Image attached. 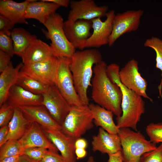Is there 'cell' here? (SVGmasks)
<instances>
[{
    "label": "cell",
    "instance_id": "obj_9",
    "mask_svg": "<svg viewBox=\"0 0 162 162\" xmlns=\"http://www.w3.org/2000/svg\"><path fill=\"white\" fill-rule=\"evenodd\" d=\"M139 70L137 61L134 59L130 60L120 70L119 76L120 81L129 89L152 102V99L146 92L147 82L142 77Z\"/></svg>",
    "mask_w": 162,
    "mask_h": 162
},
{
    "label": "cell",
    "instance_id": "obj_23",
    "mask_svg": "<svg viewBox=\"0 0 162 162\" xmlns=\"http://www.w3.org/2000/svg\"><path fill=\"white\" fill-rule=\"evenodd\" d=\"M88 106L92 113L94 124L111 134H118L119 129L115 123L113 113L99 105L89 104Z\"/></svg>",
    "mask_w": 162,
    "mask_h": 162
},
{
    "label": "cell",
    "instance_id": "obj_40",
    "mask_svg": "<svg viewBox=\"0 0 162 162\" xmlns=\"http://www.w3.org/2000/svg\"><path fill=\"white\" fill-rule=\"evenodd\" d=\"M87 146L88 142L84 139L80 138L76 139L75 141V148H81L86 149Z\"/></svg>",
    "mask_w": 162,
    "mask_h": 162
},
{
    "label": "cell",
    "instance_id": "obj_39",
    "mask_svg": "<svg viewBox=\"0 0 162 162\" xmlns=\"http://www.w3.org/2000/svg\"><path fill=\"white\" fill-rule=\"evenodd\" d=\"M108 155L109 159L107 162H124V158L122 151Z\"/></svg>",
    "mask_w": 162,
    "mask_h": 162
},
{
    "label": "cell",
    "instance_id": "obj_13",
    "mask_svg": "<svg viewBox=\"0 0 162 162\" xmlns=\"http://www.w3.org/2000/svg\"><path fill=\"white\" fill-rule=\"evenodd\" d=\"M70 7L68 20L73 21L101 18L106 16L108 10V6H99L93 0H73L70 1Z\"/></svg>",
    "mask_w": 162,
    "mask_h": 162
},
{
    "label": "cell",
    "instance_id": "obj_44",
    "mask_svg": "<svg viewBox=\"0 0 162 162\" xmlns=\"http://www.w3.org/2000/svg\"><path fill=\"white\" fill-rule=\"evenodd\" d=\"M19 162H38L34 161L25 155L23 154L21 155L20 157Z\"/></svg>",
    "mask_w": 162,
    "mask_h": 162
},
{
    "label": "cell",
    "instance_id": "obj_45",
    "mask_svg": "<svg viewBox=\"0 0 162 162\" xmlns=\"http://www.w3.org/2000/svg\"><path fill=\"white\" fill-rule=\"evenodd\" d=\"M87 162H97L94 159V157L92 156H90L89 157Z\"/></svg>",
    "mask_w": 162,
    "mask_h": 162
},
{
    "label": "cell",
    "instance_id": "obj_16",
    "mask_svg": "<svg viewBox=\"0 0 162 162\" xmlns=\"http://www.w3.org/2000/svg\"><path fill=\"white\" fill-rule=\"evenodd\" d=\"M42 128L46 136L60 152L66 162H76V140L66 135L61 130Z\"/></svg>",
    "mask_w": 162,
    "mask_h": 162
},
{
    "label": "cell",
    "instance_id": "obj_19",
    "mask_svg": "<svg viewBox=\"0 0 162 162\" xmlns=\"http://www.w3.org/2000/svg\"><path fill=\"white\" fill-rule=\"evenodd\" d=\"M42 95L36 94L15 84L10 89L6 102L14 108L43 105Z\"/></svg>",
    "mask_w": 162,
    "mask_h": 162
},
{
    "label": "cell",
    "instance_id": "obj_14",
    "mask_svg": "<svg viewBox=\"0 0 162 162\" xmlns=\"http://www.w3.org/2000/svg\"><path fill=\"white\" fill-rule=\"evenodd\" d=\"M115 14V11L111 10L107 13L104 21L100 18L91 20L93 32L87 41L86 48H98L108 44Z\"/></svg>",
    "mask_w": 162,
    "mask_h": 162
},
{
    "label": "cell",
    "instance_id": "obj_31",
    "mask_svg": "<svg viewBox=\"0 0 162 162\" xmlns=\"http://www.w3.org/2000/svg\"><path fill=\"white\" fill-rule=\"evenodd\" d=\"M14 112V108L6 102L0 106V127L8 124L13 117Z\"/></svg>",
    "mask_w": 162,
    "mask_h": 162
},
{
    "label": "cell",
    "instance_id": "obj_32",
    "mask_svg": "<svg viewBox=\"0 0 162 162\" xmlns=\"http://www.w3.org/2000/svg\"><path fill=\"white\" fill-rule=\"evenodd\" d=\"M139 162H162V142L155 150L143 154Z\"/></svg>",
    "mask_w": 162,
    "mask_h": 162
},
{
    "label": "cell",
    "instance_id": "obj_17",
    "mask_svg": "<svg viewBox=\"0 0 162 162\" xmlns=\"http://www.w3.org/2000/svg\"><path fill=\"white\" fill-rule=\"evenodd\" d=\"M26 118L30 122H35L42 128L61 130V126L53 118L43 105L19 106Z\"/></svg>",
    "mask_w": 162,
    "mask_h": 162
},
{
    "label": "cell",
    "instance_id": "obj_7",
    "mask_svg": "<svg viewBox=\"0 0 162 162\" xmlns=\"http://www.w3.org/2000/svg\"><path fill=\"white\" fill-rule=\"evenodd\" d=\"M70 62V58L59 57L54 84L71 107H81L84 106L74 86Z\"/></svg>",
    "mask_w": 162,
    "mask_h": 162
},
{
    "label": "cell",
    "instance_id": "obj_20",
    "mask_svg": "<svg viewBox=\"0 0 162 162\" xmlns=\"http://www.w3.org/2000/svg\"><path fill=\"white\" fill-rule=\"evenodd\" d=\"M57 56L50 45L37 38L31 44L21 58L23 64L34 63L47 60Z\"/></svg>",
    "mask_w": 162,
    "mask_h": 162
},
{
    "label": "cell",
    "instance_id": "obj_37",
    "mask_svg": "<svg viewBox=\"0 0 162 162\" xmlns=\"http://www.w3.org/2000/svg\"><path fill=\"white\" fill-rule=\"evenodd\" d=\"M11 56L0 50V72L5 70L11 62Z\"/></svg>",
    "mask_w": 162,
    "mask_h": 162
},
{
    "label": "cell",
    "instance_id": "obj_26",
    "mask_svg": "<svg viewBox=\"0 0 162 162\" xmlns=\"http://www.w3.org/2000/svg\"><path fill=\"white\" fill-rule=\"evenodd\" d=\"M14 54L21 57L31 44L37 38L22 28H13L11 31Z\"/></svg>",
    "mask_w": 162,
    "mask_h": 162
},
{
    "label": "cell",
    "instance_id": "obj_4",
    "mask_svg": "<svg viewBox=\"0 0 162 162\" xmlns=\"http://www.w3.org/2000/svg\"><path fill=\"white\" fill-rule=\"evenodd\" d=\"M118 134L121 141L124 162H139L143 154L157 148L156 144L146 140L139 131L123 128L119 129Z\"/></svg>",
    "mask_w": 162,
    "mask_h": 162
},
{
    "label": "cell",
    "instance_id": "obj_30",
    "mask_svg": "<svg viewBox=\"0 0 162 162\" xmlns=\"http://www.w3.org/2000/svg\"><path fill=\"white\" fill-rule=\"evenodd\" d=\"M146 133L150 141L156 144L162 142V123H151L146 126Z\"/></svg>",
    "mask_w": 162,
    "mask_h": 162
},
{
    "label": "cell",
    "instance_id": "obj_29",
    "mask_svg": "<svg viewBox=\"0 0 162 162\" xmlns=\"http://www.w3.org/2000/svg\"><path fill=\"white\" fill-rule=\"evenodd\" d=\"M24 150L18 140H8L0 147V160L7 157L23 154Z\"/></svg>",
    "mask_w": 162,
    "mask_h": 162
},
{
    "label": "cell",
    "instance_id": "obj_43",
    "mask_svg": "<svg viewBox=\"0 0 162 162\" xmlns=\"http://www.w3.org/2000/svg\"><path fill=\"white\" fill-rule=\"evenodd\" d=\"M20 155L7 157L0 160V162H19L20 157Z\"/></svg>",
    "mask_w": 162,
    "mask_h": 162
},
{
    "label": "cell",
    "instance_id": "obj_22",
    "mask_svg": "<svg viewBox=\"0 0 162 162\" xmlns=\"http://www.w3.org/2000/svg\"><path fill=\"white\" fill-rule=\"evenodd\" d=\"M60 7L52 2L30 0L26 8L25 17L26 19H34L44 25L48 18L56 13Z\"/></svg>",
    "mask_w": 162,
    "mask_h": 162
},
{
    "label": "cell",
    "instance_id": "obj_1",
    "mask_svg": "<svg viewBox=\"0 0 162 162\" xmlns=\"http://www.w3.org/2000/svg\"><path fill=\"white\" fill-rule=\"evenodd\" d=\"M107 66L103 61L94 66L91 98L97 104L119 116L122 113V92L119 87L109 77Z\"/></svg>",
    "mask_w": 162,
    "mask_h": 162
},
{
    "label": "cell",
    "instance_id": "obj_33",
    "mask_svg": "<svg viewBox=\"0 0 162 162\" xmlns=\"http://www.w3.org/2000/svg\"><path fill=\"white\" fill-rule=\"evenodd\" d=\"M0 50L13 57L14 53L13 41L11 34L0 32Z\"/></svg>",
    "mask_w": 162,
    "mask_h": 162
},
{
    "label": "cell",
    "instance_id": "obj_25",
    "mask_svg": "<svg viewBox=\"0 0 162 162\" xmlns=\"http://www.w3.org/2000/svg\"><path fill=\"white\" fill-rule=\"evenodd\" d=\"M31 123L25 116L19 107L14 108L13 116L8 124L7 140H19L23 135Z\"/></svg>",
    "mask_w": 162,
    "mask_h": 162
},
{
    "label": "cell",
    "instance_id": "obj_11",
    "mask_svg": "<svg viewBox=\"0 0 162 162\" xmlns=\"http://www.w3.org/2000/svg\"><path fill=\"white\" fill-rule=\"evenodd\" d=\"M59 57L54 56L40 62L23 64L20 71L38 81L48 86L54 84Z\"/></svg>",
    "mask_w": 162,
    "mask_h": 162
},
{
    "label": "cell",
    "instance_id": "obj_5",
    "mask_svg": "<svg viewBox=\"0 0 162 162\" xmlns=\"http://www.w3.org/2000/svg\"><path fill=\"white\" fill-rule=\"evenodd\" d=\"M64 23L62 16L55 13L50 16L44 25L47 30L46 35L51 40L50 45L56 55L59 57L70 58L76 49L66 37Z\"/></svg>",
    "mask_w": 162,
    "mask_h": 162
},
{
    "label": "cell",
    "instance_id": "obj_12",
    "mask_svg": "<svg viewBox=\"0 0 162 162\" xmlns=\"http://www.w3.org/2000/svg\"><path fill=\"white\" fill-rule=\"evenodd\" d=\"M91 20H68L64 22L63 29L68 39L74 48L81 50L86 48L87 41L91 36Z\"/></svg>",
    "mask_w": 162,
    "mask_h": 162
},
{
    "label": "cell",
    "instance_id": "obj_10",
    "mask_svg": "<svg viewBox=\"0 0 162 162\" xmlns=\"http://www.w3.org/2000/svg\"><path fill=\"white\" fill-rule=\"evenodd\" d=\"M42 95L43 105L61 126L72 107L55 84L50 86L47 92Z\"/></svg>",
    "mask_w": 162,
    "mask_h": 162
},
{
    "label": "cell",
    "instance_id": "obj_3",
    "mask_svg": "<svg viewBox=\"0 0 162 162\" xmlns=\"http://www.w3.org/2000/svg\"><path fill=\"white\" fill-rule=\"evenodd\" d=\"M102 61L100 52L94 49L76 51L70 58V68L74 86L84 106L89 104L87 91L92 86L93 66Z\"/></svg>",
    "mask_w": 162,
    "mask_h": 162
},
{
    "label": "cell",
    "instance_id": "obj_6",
    "mask_svg": "<svg viewBox=\"0 0 162 162\" xmlns=\"http://www.w3.org/2000/svg\"><path fill=\"white\" fill-rule=\"evenodd\" d=\"M93 116L88 106L71 107L61 125V130L75 140L94 127Z\"/></svg>",
    "mask_w": 162,
    "mask_h": 162
},
{
    "label": "cell",
    "instance_id": "obj_18",
    "mask_svg": "<svg viewBox=\"0 0 162 162\" xmlns=\"http://www.w3.org/2000/svg\"><path fill=\"white\" fill-rule=\"evenodd\" d=\"M92 149L94 152L99 151L107 154L122 151L120 138L118 134H111L101 127L98 134L93 136Z\"/></svg>",
    "mask_w": 162,
    "mask_h": 162
},
{
    "label": "cell",
    "instance_id": "obj_42",
    "mask_svg": "<svg viewBox=\"0 0 162 162\" xmlns=\"http://www.w3.org/2000/svg\"><path fill=\"white\" fill-rule=\"evenodd\" d=\"M45 2H49L55 3L65 8H67L70 4V1L69 0H43Z\"/></svg>",
    "mask_w": 162,
    "mask_h": 162
},
{
    "label": "cell",
    "instance_id": "obj_36",
    "mask_svg": "<svg viewBox=\"0 0 162 162\" xmlns=\"http://www.w3.org/2000/svg\"><path fill=\"white\" fill-rule=\"evenodd\" d=\"M14 26L5 17L0 15V32L11 34L10 30Z\"/></svg>",
    "mask_w": 162,
    "mask_h": 162
},
{
    "label": "cell",
    "instance_id": "obj_38",
    "mask_svg": "<svg viewBox=\"0 0 162 162\" xmlns=\"http://www.w3.org/2000/svg\"><path fill=\"white\" fill-rule=\"evenodd\" d=\"M9 131L8 124L0 127V147L7 141V137Z\"/></svg>",
    "mask_w": 162,
    "mask_h": 162
},
{
    "label": "cell",
    "instance_id": "obj_24",
    "mask_svg": "<svg viewBox=\"0 0 162 162\" xmlns=\"http://www.w3.org/2000/svg\"><path fill=\"white\" fill-rule=\"evenodd\" d=\"M23 65L20 62L14 67L11 62L6 69L0 75V106L7 100L10 88L16 84L19 72Z\"/></svg>",
    "mask_w": 162,
    "mask_h": 162
},
{
    "label": "cell",
    "instance_id": "obj_8",
    "mask_svg": "<svg viewBox=\"0 0 162 162\" xmlns=\"http://www.w3.org/2000/svg\"><path fill=\"white\" fill-rule=\"evenodd\" d=\"M143 13L144 10L140 9L128 10L115 14L109 46H112L124 34L136 31L139 27Z\"/></svg>",
    "mask_w": 162,
    "mask_h": 162
},
{
    "label": "cell",
    "instance_id": "obj_27",
    "mask_svg": "<svg viewBox=\"0 0 162 162\" xmlns=\"http://www.w3.org/2000/svg\"><path fill=\"white\" fill-rule=\"evenodd\" d=\"M16 84L33 93L41 95L47 92L50 86L38 81L20 71Z\"/></svg>",
    "mask_w": 162,
    "mask_h": 162
},
{
    "label": "cell",
    "instance_id": "obj_28",
    "mask_svg": "<svg viewBox=\"0 0 162 162\" xmlns=\"http://www.w3.org/2000/svg\"><path fill=\"white\" fill-rule=\"evenodd\" d=\"M144 46L145 47L152 49L156 53L155 67L161 72V81L158 86V88L159 96L162 98V40L156 37H152L146 40L144 43Z\"/></svg>",
    "mask_w": 162,
    "mask_h": 162
},
{
    "label": "cell",
    "instance_id": "obj_2",
    "mask_svg": "<svg viewBox=\"0 0 162 162\" xmlns=\"http://www.w3.org/2000/svg\"><path fill=\"white\" fill-rule=\"evenodd\" d=\"M107 72L111 80L120 88L122 94L121 116L117 117L116 125L120 129L130 128L137 131V124L145 111V102L142 97L124 86L119 76L120 67L116 63L107 66Z\"/></svg>",
    "mask_w": 162,
    "mask_h": 162
},
{
    "label": "cell",
    "instance_id": "obj_15",
    "mask_svg": "<svg viewBox=\"0 0 162 162\" xmlns=\"http://www.w3.org/2000/svg\"><path fill=\"white\" fill-rule=\"evenodd\" d=\"M18 140L24 149L40 147L56 152L58 151L46 136L42 127L35 122L30 123L23 135Z\"/></svg>",
    "mask_w": 162,
    "mask_h": 162
},
{
    "label": "cell",
    "instance_id": "obj_35",
    "mask_svg": "<svg viewBox=\"0 0 162 162\" xmlns=\"http://www.w3.org/2000/svg\"><path fill=\"white\" fill-rule=\"evenodd\" d=\"M39 162H66V161L58 152L48 150Z\"/></svg>",
    "mask_w": 162,
    "mask_h": 162
},
{
    "label": "cell",
    "instance_id": "obj_21",
    "mask_svg": "<svg viewBox=\"0 0 162 162\" xmlns=\"http://www.w3.org/2000/svg\"><path fill=\"white\" fill-rule=\"evenodd\" d=\"M30 0L17 2L12 0L0 1V14L13 25L18 23L28 24L25 17L26 10Z\"/></svg>",
    "mask_w": 162,
    "mask_h": 162
},
{
    "label": "cell",
    "instance_id": "obj_41",
    "mask_svg": "<svg viewBox=\"0 0 162 162\" xmlns=\"http://www.w3.org/2000/svg\"><path fill=\"white\" fill-rule=\"evenodd\" d=\"M75 154L76 159L79 160L85 158L87 154L86 149L81 148H75Z\"/></svg>",
    "mask_w": 162,
    "mask_h": 162
},
{
    "label": "cell",
    "instance_id": "obj_34",
    "mask_svg": "<svg viewBox=\"0 0 162 162\" xmlns=\"http://www.w3.org/2000/svg\"><path fill=\"white\" fill-rule=\"evenodd\" d=\"M48 150L47 149L42 148H29L24 149L23 154L34 161L39 162Z\"/></svg>",
    "mask_w": 162,
    "mask_h": 162
}]
</instances>
